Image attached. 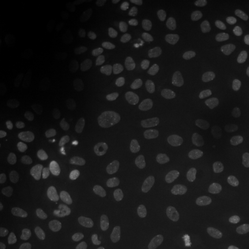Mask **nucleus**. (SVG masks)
I'll list each match as a JSON object with an SVG mask.
<instances>
[{
    "label": "nucleus",
    "instance_id": "nucleus-14",
    "mask_svg": "<svg viewBox=\"0 0 249 249\" xmlns=\"http://www.w3.org/2000/svg\"><path fill=\"white\" fill-rule=\"evenodd\" d=\"M164 15L167 23L176 29L186 30L189 26L188 13L182 7L171 6V7L165 9Z\"/></svg>",
    "mask_w": 249,
    "mask_h": 249
},
{
    "label": "nucleus",
    "instance_id": "nucleus-1",
    "mask_svg": "<svg viewBox=\"0 0 249 249\" xmlns=\"http://www.w3.org/2000/svg\"><path fill=\"white\" fill-rule=\"evenodd\" d=\"M80 174L73 173L62 185L60 198L55 208V216L60 220H67L73 216L77 207V198L80 194Z\"/></svg>",
    "mask_w": 249,
    "mask_h": 249
},
{
    "label": "nucleus",
    "instance_id": "nucleus-2",
    "mask_svg": "<svg viewBox=\"0 0 249 249\" xmlns=\"http://www.w3.org/2000/svg\"><path fill=\"white\" fill-rule=\"evenodd\" d=\"M183 91L177 75H169L156 90V103L163 111H172L181 105Z\"/></svg>",
    "mask_w": 249,
    "mask_h": 249
},
{
    "label": "nucleus",
    "instance_id": "nucleus-3",
    "mask_svg": "<svg viewBox=\"0 0 249 249\" xmlns=\"http://www.w3.org/2000/svg\"><path fill=\"white\" fill-rule=\"evenodd\" d=\"M231 33L232 27L229 21H222V22L214 24L201 39L200 45H198L200 53L205 57L216 54L226 44L231 36Z\"/></svg>",
    "mask_w": 249,
    "mask_h": 249
},
{
    "label": "nucleus",
    "instance_id": "nucleus-11",
    "mask_svg": "<svg viewBox=\"0 0 249 249\" xmlns=\"http://www.w3.org/2000/svg\"><path fill=\"white\" fill-rule=\"evenodd\" d=\"M170 135L165 130L150 129L144 130L138 138V145L144 151H155L163 148L169 141Z\"/></svg>",
    "mask_w": 249,
    "mask_h": 249
},
{
    "label": "nucleus",
    "instance_id": "nucleus-7",
    "mask_svg": "<svg viewBox=\"0 0 249 249\" xmlns=\"http://www.w3.org/2000/svg\"><path fill=\"white\" fill-rule=\"evenodd\" d=\"M15 110L22 117H31L38 110V95L33 87L18 86L12 93Z\"/></svg>",
    "mask_w": 249,
    "mask_h": 249
},
{
    "label": "nucleus",
    "instance_id": "nucleus-18",
    "mask_svg": "<svg viewBox=\"0 0 249 249\" xmlns=\"http://www.w3.org/2000/svg\"><path fill=\"white\" fill-rule=\"evenodd\" d=\"M151 40L154 45L158 49H167L172 45L173 36L164 28L157 27L151 31Z\"/></svg>",
    "mask_w": 249,
    "mask_h": 249
},
{
    "label": "nucleus",
    "instance_id": "nucleus-13",
    "mask_svg": "<svg viewBox=\"0 0 249 249\" xmlns=\"http://www.w3.org/2000/svg\"><path fill=\"white\" fill-rule=\"evenodd\" d=\"M136 62H138V51L135 49L126 50V51L123 52V54L120 55L117 61V75L121 80H129L134 74Z\"/></svg>",
    "mask_w": 249,
    "mask_h": 249
},
{
    "label": "nucleus",
    "instance_id": "nucleus-4",
    "mask_svg": "<svg viewBox=\"0 0 249 249\" xmlns=\"http://www.w3.org/2000/svg\"><path fill=\"white\" fill-rule=\"evenodd\" d=\"M182 213L186 223L192 229H203L210 222L209 207L200 196H191L186 198L182 204Z\"/></svg>",
    "mask_w": 249,
    "mask_h": 249
},
{
    "label": "nucleus",
    "instance_id": "nucleus-21",
    "mask_svg": "<svg viewBox=\"0 0 249 249\" xmlns=\"http://www.w3.org/2000/svg\"><path fill=\"white\" fill-rule=\"evenodd\" d=\"M230 136L234 141H247L249 139V119L233 124L230 128Z\"/></svg>",
    "mask_w": 249,
    "mask_h": 249
},
{
    "label": "nucleus",
    "instance_id": "nucleus-25",
    "mask_svg": "<svg viewBox=\"0 0 249 249\" xmlns=\"http://www.w3.org/2000/svg\"><path fill=\"white\" fill-rule=\"evenodd\" d=\"M23 249H40L38 247H28V248H23Z\"/></svg>",
    "mask_w": 249,
    "mask_h": 249
},
{
    "label": "nucleus",
    "instance_id": "nucleus-16",
    "mask_svg": "<svg viewBox=\"0 0 249 249\" xmlns=\"http://www.w3.org/2000/svg\"><path fill=\"white\" fill-rule=\"evenodd\" d=\"M219 91L224 97L229 99H238L242 93L240 85L231 77H225L220 81Z\"/></svg>",
    "mask_w": 249,
    "mask_h": 249
},
{
    "label": "nucleus",
    "instance_id": "nucleus-22",
    "mask_svg": "<svg viewBox=\"0 0 249 249\" xmlns=\"http://www.w3.org/2000/svg\"><path fill=\"white\" fill-rule=\"evenodd\" d=\"M239 161L240 164H249V139L242 144L239 154Z\"/></svg>",
    "mask_w": 249,
    "mask_h": 249
},
{
    "label": "nucleus",
    "instance_id": "nucleus-23",
    "mask_svg": "<svg viewBox=\"0 0 249 249\" xmlns=\"http://www.w3.org/2000/svg\"><path fill=\"white\" fill-rule=\"evenodd\" d=\"M239 9H240L241 14H244L245 17H249V0H244L239 5Z\"/></svg>",
    "mask_w": 249,
    "mask_h": 249
},
{
    "label": "nucleus",
    "instance_id": "nucleus-5",
    "mask_svg": "<svg viewBox=\"0 0 249 249\" xmlns=\"http://www.w3.org/2000/svg\"><path fill=\"white\" fill-rule=\"evenodd\" d=\"M126 214V201L120 194H111L99 205L98 217L103 225L117 227Z\"/></svg>",
    "mask_w": 249,
    "mask_h": 249
},
{
    "label": "nucleus",
    "instance_id": "nucleus-10",
    "mask_svg": "<svg viewBox=\"0 0 249 249\" xmlns=\"http://www.w3.org/2000/svg\"><path fill=\"white\" fill-rule=\"evenodd\" d=\"M59 191H60V186L53 181L49 183L48 186H45L44 189L40 192V194L37 196L35 202V210L36 214L39 218H46L49 216Z\"/></svg>",
    "mask_w": 249,
    "mask_h": 249
},
{
    "label": "nucleus",
    "instance_id": "nucleus-15",
    "mask_svg": "<svg viewBox=\"0 0 249 249\" xmlns=\"http://www.w3.org/2000/svg\"><path fill=\"white\" fill-rule=\"evenodd\" d=\"M17 217L8 207H2L0 211V235L2 239H8L17 231Z\"/></svg>",
    "mask_w": 249,
    "mask_h": 249
},
{
    "label": "nucleus",
    "instance_id": "nucleus-20",
    "mask_svg": "<svg viewBox=\"0 0 249 249\" xmlns=\"http://www.w3.org/2000/svg\"><path fill=\"white\" fill-rule=\"evenodd\" d=\"M195 85L196 88H197V90L201 93L209 95V93L213 92L214 89V80L213 74L205 71H198L197 76H196Z\"/></svg>",
    "mask_w": 249,
    "mask_h": 249
},
{
    "label": "nucleus",
    "instance_id": "nucleus-6",
    "mask_svg": "<svg viewBox=\"0 0 249 249\" xmlns=\"http://www.w3.org/2000/svg\"><path fill=\"white\" fill-rule=\"evenodd\" d=\"M231 163V154L225 148H214L202 158L201 173L204 178L213 179L223 174Z\"/></svg>",
    "mask_w": 249,
    "mask_h": 249
},
{
    "label": "nucleus",
    "instance_id": "nucleus-8",
    "mask_svg": "<svg viewBox=\"0 0 249 249\" xmlns=\"http://www.w3.org/2000/svg\"><path fill=\"white\" fill-rule=\"evenodd\" d=\"M171 169L174 178L178 182L189 181L197 170V160L191 150H180L172 160Z\"/></svg>",
    "mask_w": 249,
    "mask_h": 249
},
{
    "label": "nucleus",
    "instance_id": "nucleus-19",
    "mask_svg": "<svg viewBox=\"0 0 249 249\" xmlns=\"http://www.w3.org/2000/svg\"><path fill=\"white\" fill-rule=\"evenodd\" d=\"M229 2L230 1H227V0H223V1H217V0H193V1L185 2L181 7L189 14L203 11V9L213 7V6L226 5L229 4Z\"/></svg>",
    "mask_w": 249,
    "mask_h": 249
},
{
    "label": "nucleus",
    "instance_id": "nucleus-12",
    "mask_svg": "<svg viewBox=\"0 0 249 249\" xmlns=\"http://www.w3.org/2000/svg\"><path fill=\"white\" fill-rule=\"evenodd\" d=\"M219 120L213 116H200L186 124V133L191 136H201L217 128Z\"/></svg>",
    "mask_w": 249,
    "mask_h": 249
},
{
    "label": "nucleus",
    "instance_id": "nucleus-9",
    "mask_svg": "<svg viewBox=\"0 0 249 249\" xmlns=\"http://www.w3.org/2000/svg\"><path fill=\"white\" fill-rule=\"evenodd\" d=\"M83 130L81 124L75 121H70L58 127L52 135V141L60 148H71L80 142Z\"/></svg>",
    "mask_w": 249,
    "mask_h": 249
},
{
    "label": "nucleus",
    "instance_id": "nucleus-17",
    "mask_svg": "<svg viewBox=\"0 0 249 249\" xmlns=\"http://www.w3.org/2000/svg\"><path fill=\"white\" fill-rule=\"evenodd\" d=\"M161 64V57L158 54H152L149 55L141 62L140 65L138 74L141 79H148L152 74L155 73V71L157 70L158 66Z\"/></svg>",
    "mask_w": 249,
    "mask_h": 249
},
{
    "label": "nucleus",
    "instance_id": "nucleus-24",
    "mask_svg": "<svg viewBox=\"0 0 249 249\" xmlns=\"http://www.w3.org/2000/svg\"><path fill=\"white\" fill-rule=\"evenodd\" d=\"M169 249H183V248L180 247V246H172V247H170Z\"/></svg>",
    "mask_w": 249,
    "mask_h": 249
}]
</instances>
